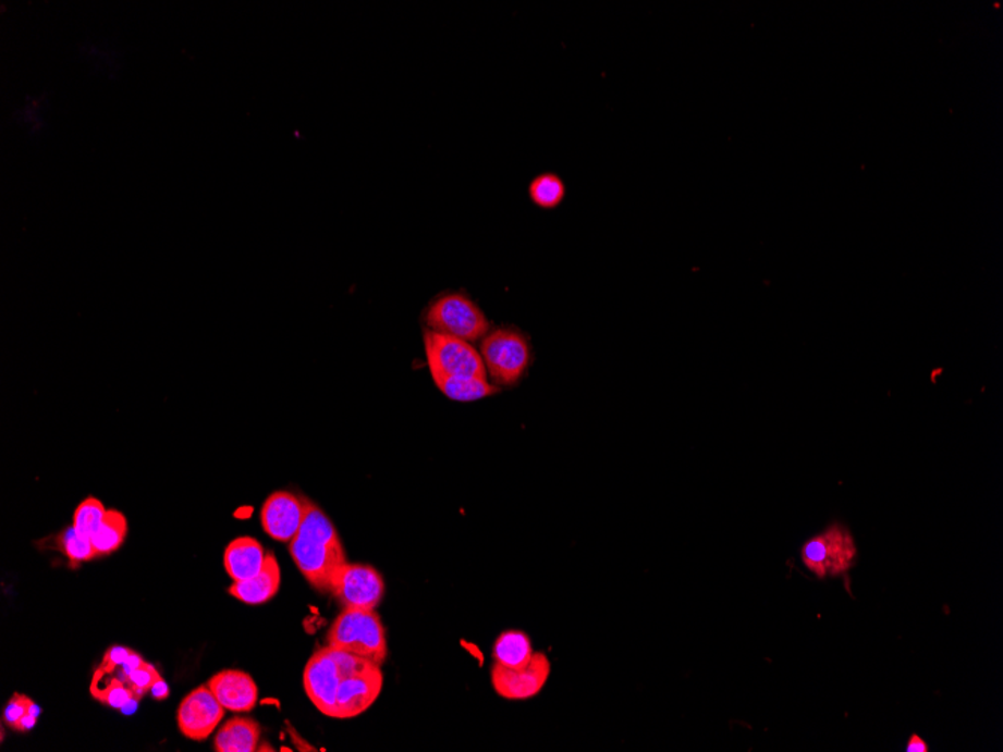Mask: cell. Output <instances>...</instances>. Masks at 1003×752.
Wrapping results in <instances>:
<instances>
[{
    "mask_svg": "<svg viewBox=\"0 0 1003 752\" xmlns=\"http://www.w3.org/2000/svg\"><path fill=\"white\" fill-rule=\"evenodd\" d=\"M535 655L533 643L526 632L510 629L502 632L494 641L493 658L499 666L506 668H522L533 661Z\"/></svg>",
    "mask_w": 1003,
    "mask_h": 752,
    "instance_id": "17",
    "label": "cell"
},
{
    "mask_svg": "<svg viewBox=\"0 0 1003 752\" xmlns=\"http://www.w3.org/2000/svg\"><path fill=\"white\" fill-rule=\"evenodd\" d=\"M906 751L907 752H929L930 747L927 745L926 740H924L921 736L914 733L910 736L909 740H907Z\"/></svg>",
    "mask_w": 1003,
    "mask_h": 752,
    "instance_id": "27",
    "label": "cell"
},
{
    "mask_svg": "<svg viewBox=\"0 0 1003 752\" xmlns=\"http://www.w3.org/2000/svg\"><path fill=\"white\" fill-rule=\"evenodd\" d=\"M259 723L245 716H235L220 728L213 742L217 752H255L259 748Z\"/></svg>",
    "mask_w": 1003,
    "mask_h": 752,
    "instance_id": "16",
    "label": "cell"
},
{
    "mask_svg": "<svg viewBox=\"0 0 1003 752\" xmlns=\"http://www.w3.org/2000/svg\"><path fill=\"white\" fill-rule=\"evenodd\" d=\"M281 571L279 562L272 553L267 554L264 568L253 579L235 581L229 593L241 603L260 605L271 601L280 591Z\"/></svg>",
    "mask_w": 1003,
    "mask_h": 752,
    "instance_id": "14",
    "label": "cell"
},
{
    "mask_svg": "<svg viewBox=\"0 0 1003 752\" xmlns=\"http://www.w3.org/2000/svg\"><path fill=\"white\" fill-rule=\"evenodd\" d=\"M106 513L105 505L98 498L87 497L75 509L73 526L83 537L93 538L105 520Z\"/></svg>",
    "mask_w": 1003,
    "mask_h": 752,
    "instance_id": "22",
    "label": "cell"
},
{
    "mask_svg": "<svg viewBox=\"0 0 1003 752\" xmlns=\"http://www.w3.org/2000/svg\"><path fill=\"white\" fill-rule=\"evenodd\" d=\"M32 712H37L34 702L27 699L26 695L15 694L8 703L5 712H3V719L14 730L22 731L23 723H25L27 716H37Z\"/></svg>",
    "mask_w": 1003,
    "mask_h": 752,
    "instance_id": "25",
    "label": "cell"
},
{
    "mask_svg": "<svg viewBox=\"0 0 1003 752\" xmlns=\"http://www.w3.org/2000/svg\"><path fill=\"white\" fill-rule=\"evenodd\" d=\"M209 690L223 704L225 711L249 712L259 702V688L248 673L223 670L212 676L208 682Z\"/></svg>",
    "mask_w": 1003,
    "mask_h": 752,
    "instance_id": "13",
    "label": "cell"
},
{
    "mask_svg": "<svg viewBox=\"0 0 1003 752\" xmlns=\"http://www.w3.org/2000/svg\"><path fill=\"white\" fill-rule=\"evenodd\" d=\"M424 347H426L427 366L431 378L433 375L489 378L482 356L477 348L472 346V343L426 330L424 331Z\"/></svg>",
    "mask_w": 1003,
    "mask_h": 752,
    "instance_id": "7",
    "label": "cell"
},
{
    "mask_svg": "<svg viewBox=\"0 0 1003 752\" xmlns=\"http://www.w3.org/2000/svg\"><path fill=\"white\" fill-rule=\"evenodd\" d=\"M427 330L474 343L490 332V323L481 308L462 293H450L431 303L424 315Z\"/></svg>",
    "mask_w": 1003,
    "mask_h": 752,
    "instance_id": "6",
    "label": "cell"
},
{
    "mask_svg": "<svg viewBox=\"0 0 1003 752\" xmlns=\"http://www.w3.org/2000/svg\"><path fill=\"white\" fill-rule=\"evenodd\" d=\"M267 552L259 541L252 537L236 538L224 552L225 572L233 581L253 579L264 568Z\"/></svg>",
    "mask_w": 1003,
    "mask_h": 752,
    "instance_id": "15",
    "label": "cell"
},
{
    "mask_svg": "<svg viewBox=\"0 0 1003 752\" xmlns=\"http://www.w3.org/2000/svg\"><path fill=\"white\" fill-rule=\"evenodd\" d=\"M331 651L341 671L335 718H355L370 710L379 699L383 688L382 666L354 653L334 648Z\"/></svg>",
    "mask_w": 1003,
    "mask_h": 752,
    "instance_id": "2",
    "label": "cell"
},
{
    "mask_svg": "<svg viewBox=\"0 0 1003 752\" xmlns=\"http://www.w3.org/2000/svg\"><path fill=\"white\" fill-rule=\"evenodd\" d=\"M340 682L341 671L331 648L320 649L305 666L304 688L317 711L331 718H335L337 714Z\"/></svg>",
    "mask_w": 1003,
    "mask_h": 752,
    "instance_id": "11",
    "label": "cell"
},
{
    "mask_svg": "<svg viewBox=\"0 0 1003 752\" xmlns=\"http://www.w3.org/2000/svg\"><path fill=\"white\" fill-rule=\"evenodd\" d=\"M289 552L305 580L319 592L331 593L337 574L347 564L334 525L310 501H307L303 526L289 542Z\"/></svg>",
    "mask_w": 1003,
    "mask_h": 752,
    "instance_id": "1",
    "label": "cell"
},
{
    "mask_svg": "<svg viewBox=\"0 0 1003 752\" xmlns=\"http://www.w3.org/2000/svg\"><path fill=\"white\" fill-rule=\"evenodd\" d=\"M856 557L858 547L855 538L842 522H832L800 548L804 566L820 580L851 571Z\"/></svg>",
    "mask_w": 1003,
    "mask_h": 752,
    "instance_id": "4",
    "label": "cell"
},
{
    "mask_svg": "<svg viewBox=\"0 0 1003 752\" xmlns=\"http://www.w3.org/2000/svg\"><path fill=\"white\" fill-rule=\"evenodd\" d=\"M551 675V663L545 652H535L533 661L522 668H506L494 663L490 679L496 694L510 702H522L545 690Z\"/></svg>",
    "mask_w": 1003,
    "mask_h": 752,
    "instance_id": "8",
    "label": "cell"
},
{
    "mask_svg": "<svg viewBox=\"0 0 1003 752\" xmlns=\"http://www.w3.org/2000/svg\"><path fill=\"white\" fill-rule=\"evenodd\" d=\"M331 593L343 608L375 609L382 601L384 581L372 566L346 564L337 574Z\"/></svg>",
    "mask_w": 1003,
    "mask_h": 752,
    "instance_id": "9",
    "label": "cell"
},
{
    "mask_svg": "<svg viewBox=\"0 0 1003 752\" xmlns=\"http://www.w3.org/2000/svg\"><path fill=\"white\" fill-rule=\"evenodd\" d=\"M131 653H133V651H130V649L126 648H110L109 651L105 653V658H102L101 666H99L98 670L106 673L121 670L122 666H124L126 663V659L130 658Z\"/></svg>",
    "mask_w": 1003,
    "mask_h": 752,
    "instance_id": "26",
    "label": "cell"
},
{
    "mask_svg": "<svg viewBox=\"0 0 1003 752\" xmlns=\"http://www.w3.org/2000/svg\"><path fill=\"white\" fill-rule=\"evenodd\" d=\"M433 380L443 395L458 403L478 402V399L491 397L501 391L487 379L433 375Z\"/></svg>",
    "mask_w": 1003,
    "mask_h": 752,
    "instance_id": "18",
    "label": "cell"
},
{
    "mask_svg": "<svg viewBox=\"0 0 1003 752\" xmlns=\"http://www.w3.org/2000/svg\"><path fill=\"white\" fill-rule=\"evenodd\" d=\"M328 646L383 666L388 656L387 634L375 609L344 608L331 629Z\"/></svg>",
    "mask_w": 1003,
    "mask_h": 752,
    "instance_id": "3",
    "label": "cell"
},
{
    "mask_svg": "<svg viewBox=\"0 0 1003 752\" xmlns=\"http://www.w3.org/2000/svg\"><path fill=\"white\" fill-rule=\"evenodd\" d=\"M225 710L208 685H201L189 692L178 707V727L185 738L206 740L223 722Z\"/></svg>",
    "mask_w": 1003,
    "mask_h": 752,
    "instance_id": "10",
    "label": "cell"
},
{
    "mask_svg": "<svg viewBox=\"0 0 1003 752\" xmlns=\"http://www.w3.org/2000/svg\"><path fill=\"white\" fill-rule=\"evenodd\" d=\"M102 675L105 676L95 673L93 688H90L93 695L101 700L102 703L109 704V706L114 707V710H121V707L133 702V700H138L137 695L134 694V691L131 690L130 685L126 683L124 679L107 678L106 673H102Z\"/></svg>",
    "mask_w": 1003,
    "mask_h": 752,
    "instance_id": "21",
    "label": "cell"
},
{
    "mask_svg": "<svg viewBox=\"0 0 1003 752\" xmlns=\"http://www.w3.org/2000/svg\"><path fill=\"white\" fill-rule=\"evenodd\" d=\"M307 501L289 492L271 494L261 506V528L272 540L291 542L303 526Z\"/></svg>",
    "mask_w": 1003,
    "mask_h": 752,
    "instance_id": "12",
    "label": "cell"
},
{
    "mask_svg": "<svg viewBox=\"0 0 1003 752\" xmlns=\"http://www.w3.org/2000/svg\"><path fill=\"white\" fill-rule=\"evenodd\" d=\"M59 548L62 550L73 565L93 560L97 557L90 538L83 537L82 533L75 530L74 526L63 530L62 535L59 537Z\"/></svg>",
    "mask_w": 1003,
    "mask_h": 752,
    "instance_id": "23",
    "label": "cell"
},
{
    "mask_svg": "<svg viewBox=\"0 0 1003 752\" xmlns=\"http://www.w3.org/2000/svg\"><path fill=\"white\" fill-rule=\"evenodd\" d=\"M565 182L556 173H541L529 184V197L541 209H556L565 199Z\"/></svg>",
    "mask_w": 1003,
    "mask_h": 752,
    "instance_id": "20",
    "label": "cell"
},
{
    "mask_svg": "<svg viewBox=\"0 0 1003 752\" xmlns=\"http://www.w3.org/2000/svg\"><path fill=\"white\" fill-rule=\"evenodd\" d=\"M126 533H129V521H126L124 514L119 513L117 509H107L105 520H102L94 537L90 538L97 557L109 556V554L121 548Z\"/></svg>",
    "mask_w": 1003,
    "mask_h": 752,
    "instance_id": "19",
    "label": "cell"
},
{
    "mask_svg": "<svg viewBox=\"0 0 1003 752\" xmlns=\"http://www.w3.org/2000/svg\"><path fill=\"white\" fill-rule=\"evenodd\" d=\"M125 682L130 685L131 690L134 691V694L137 695V699H142L143 695L148 691H152V688L156 687L158 682H161L160 673L152 664L143 663L137 668H134L129 676L124 678Z\"/></svg>",
    "mask_w": 1003,
    "mask_h": 752,
    "instance_id": "24",
    "label": "cell"
},
{
    "mask_svg": "<svg viewBox=\"0 0 1003 752\" xmlns=\"http://www.w3.org/2000/svg\"><path fill=\"white\" fill-rule=\"evenodd\" d=\"M487 375L496 386H513L526 373L530 346L526 336L513 328H499L484 336L481 350Z\"/></svg>",
    "mask_w": 1003,
    "mask_h": 752,
    "instance_id": "5",
    "label": "cell"
}]
</instances>
